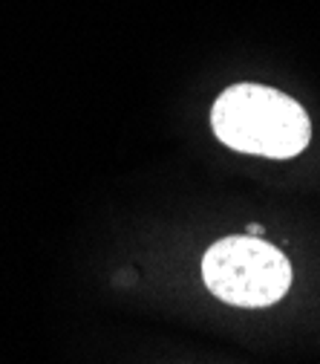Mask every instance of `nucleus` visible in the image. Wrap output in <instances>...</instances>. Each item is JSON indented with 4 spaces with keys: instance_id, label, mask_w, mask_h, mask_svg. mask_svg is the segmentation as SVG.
<instances>
[{
    "instance_id": "1",
    "label": "nucleus",
    "mask_w": 320,
    "mask_h": 364,
    "mask_svg": "<svg viewBox=\"0 0 320 364\" xmlns=\"http://www.w3.org/2000/svg\"><path fill=\"white\" fill-rule=\"evenodd\" d=\"M211 124L222 145L268 159L297 156L311 136L306 110L292 96L260 84L228 87L211 110Z\"/></svg>"
},
{
    "instance_id": "2",
    "label": "nucleus",
    "mask_w": 320,
    "mask_h": 364,
    "mask_svg": "<svg viewBox=\"0 0 320 364\" xmlns=\"http://www.w3.org/2000/svg\"><path fill=\"white\" fill-rule=\"evenodd\" d=\"M208 289L234 306L277 304L292 287V263L260 237H222L202 257Z\"/></svg>"
}]
</instances>
